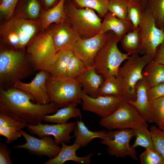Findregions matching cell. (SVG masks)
<instances>
[{"label": "cell", "instance_id": "cell-1", "mask_svg": "<svg viewBox=\"0 0 164 164\" xmlns=\"http://www.w3.org/2000/svg\"><path fill=\"white\" fill-rule=\"evenodd\" d=\"M34 97L14 87L4 90L0 87V112L21 122L32 125L42 122L45 115L55 113L59 109L55 103H34Z\"/></svg>", "mask_w": 164, "mask_h": 164}, {"label": "cell", "instance_id": "cell-2", "mask_svg": "<svg viewBox=\"0 0 164 164\" xmlns=\"http://www.w3.org/2000/svg\"><path fill=\"white\" fill-rule=\"evenodd\" d=\"M42 31L39 19L29 20L13 14L0 26V46L25 50L30 40Z\"/></svg>", "mask_w": 164, "mask_h": 164}, {"label": "cell", "instance_id": "cell-3", "mask_svg": "<svg viewBox=\"0 0 164 164\" xmlns=\"http://www.w3.org/2000/svg\"><path fill=\"white\" fill-rule=\"evenodd\" d=\"M36 71L26 50H17L0 46V87L4 90L13 87L33 74Z\"/></svg>", "mask_w": 164, "mask_h": 164}, {"label": "cell", "instance_id": "cell-4", "mask_svg": "<svg viewBox=\"0 0 164 164\" xmlns=\"http://www.w3.org/2000/svg\"><path fill=\"white\" fill-rule=\"evenodd\" d=\"M65 20L81 38H87L100 32L101 19L91 9L77 8L72 0H65Z\"/></svg>", "mask_w": 164, "mask_h": 164}, {"label": "cell", "instance_id": "cell-5", "mask_svg": "<svg viewBox=\"0 0 164 164\" xmlns=\"http://www.w3.org/2000/svg\"><path fill=\"white\" fill-rule=\"evenodd\" d=\"M108 32V37L96 55L93 64L96 72L104 79L111 75L117 76L121 63L129 57V54L121 53L117 46L118 42L114 33Z\"/></svg>", "mask_w": 164, "mask_h": 164}, {"label": "cell", "instance_id": "cell-6", "mask_svg": "<svg viewBox=\"0 0 164 164\" xmlns=\"http://www.w3.org/2000/svg\"><path fill=\"white\" fill-rule=\"evenodd\" d=\"M46 86L51 102L56 104L59 108L72 103H81L82 85L75 78L50 74Z\"/></svg>", "mask_w": 164, "mask_h": 164}, {"label": "cell", "instance_id": "cell-7", "mask_svg": "<svg viewBox=\"0 0 164 164\" xmlns=\"http://www.w3.org/2000/svg\"><path fill=\"white\" fill-rule=\"evenodd\" d=\"M26 50L36 71L49 72L57 53L53 39L46 30L41 31L30 40Z\"/></svg>", "mask_w": 164, "mask_h": 164}, {"label": "cell", "instance_id": "cell-8", "mask_svg": "<svg viewBox=\"0 0 164 164\" xmlns=\"http://www.w3.org/2000/svg\"><path fill=\"white\" fill-rule=\"evenodd\" d=\"M150 56L144 54L132 55L127 59L118 70V77L124 89V97L128 101H135L136 98L135 86L137 83L142 79V71L145 67L153 60Z\"/></svg>", "mask_w": 164, "mask_h": 164}, {"label": "cell", "instance_id": "cell-9", "mask_svg": "<svg viewBox=\"0 0 164 164\" xmlns=\"http://www.w3.org/2000/svg\"><path fill=\"white\" fill-rule=\"evenodd\" d=\"M146 122L135 107L125 98L114 112L107 117L101 118L99 123L102 127L110 130H135Z\"/></svg>", "mask_w": 164, "mask_h": 164}, {"label": "cell", "instance_id": "cell-10", "mask_svg": "<svg viewBox=\"0 0 164 164\" xmlns=\"http://www.w3.org/2000/svg\"><path fill=\"white\" fill-rule=\"evenodd\" d=\"M141 54H148L154 59L158 47L164 41V29L159 28L148 10H143L138 28Z\"/></svg>", "mask_w": 164, "mask_h": 164}, {"label": "cell", "instance_id": "cell-11", "mask_svg": "<svg viewBox=\"0 0 164 164\" xmlns=\"http://www.w3.org/2000/svg\"><path fill=\"white\" fill-rule=\"evenodd\" d=\"M134 136L133 129L110 130L107 132V137L101 143L107 146L106 151L109 155L121 158L128 156L137 161L138 158L135 148L130 145Z\"/></svg>", "mask_w": 164, "mask_h": 164}, {"label": "cell", "instance_id": "cell-12", "mask_svg": "<svg viewBox=\"0 0 164 164\" xmlns=\"http://www.w3.org/2000/svg\"><path fill=\"white\" fill-rule=\"evenodd\" d=\"M81 104L84 110L94 113L101 118L107 117L114 112L125 98L113 95L91 97L82 90Z\"/></svg>", "mask_w": 164, "mask_h": 164}, {"label": "cell", "instance_id": "cell-13", "mask_svg": "<svg viewBox=\"0 0 164 164\" xmlns=\"http://www.w3.org/2000/svg\"><path fill=\"white\" fill-rule=\"evenodd\" d=\"M20 131L26 142L23 145H15L13 148L26 149L32 154L38 156L45 155L50 159L56 157L61 151V147L57 145L54 140L49 135L38 138L22 129Z\"/></svg>", "mask_w": 164, "mask_h": 164}, {"label": "cell", "instance_id": "cell-14", "mask_svg": "<svg viewBox=\"0 0 164 164\" xmlns=\"http://www.w3.org/2000/svg\"><path fill=\"white\" fill-rule=\"evenodd\" d=\"M108 32H99L87 38H79L72 50L73 54L80 59L86 66L94 65L93 60L98 51L107 39Z\"/></svg>", "mask_w": 164, "mask_h": 164}, {"label": "cell", "instance_id": "cell-15", "mask_svg": "<svg viewBox=\"0 0 164 164\" xmlns=\"http://www.w3.org/2000/svg\"><path fill=\"white\" fill-rule=\"evenodd\" d=\"M76 124L74 122L51 125L41 123L36 125L27 124L26 126L30 133L36 135L40 138L45 135H53L56 144L59 146L63 142L70 143L72 137L70 134L73 131Z\"/></svg>", "mask_w": 164, "mask_h": 164}, {"label": "cell", "instance_id": "cell-16", "mask_svg": "<svg viewBox=\"0 0 164 164\" xmlns=\"http://www.w3.org/2000/svg\"><path fill=\"white\" fill-rule=\"evenodd\" d=\"M46 30L51 36L56 51L72 50L76 42L81 38L77 32L65 21L53 23Z\"/></svg>", "mask_w": 164, "mask_h": 164}, {"label": "cell", "instance_id": "cell-17", "mask_svg": "<svg viewBox=\"0 0 164 164\" xmlns=\"http://www.w3.org/2000/svg\"><path fill=\"white\" fill-rule=\"evenodd\" d=\"M39 71L30 82L25 83L18 81L13 87L31 94L35 98L37 104H46L51 102L46 86V81L50 74L46 70Z\"/></svg>", "mask_w": 164, "mask_h": 164}, {"label": "cell", "instance_id": "cell-18", "mask_svg": "<svg viewBox=\"0 0 164 164\" xmlns=\"http://www.w3.org/2000/svg\"><path fill=\"white\" fill-rule=\"evenodd\" d=\"M75 79L82 85V90L90 96H98L99 89L104 78L96 72L94 66H86Z\"/></svg>", "mask_w": 164, "mask_h": 164}, {"label": "cell", "instance_id": "cell-19", "mask_svg": "<svg viewBox=\"0 0 164 164\" xmlns=\"http://www.w3.org/2000/svg\"><path fill=\"white\" fill-rule=\"evenodd\" d=\"M149 88V87L143 79L139 80L135 86L136 100L134 101L128 100L135 107L145 120L150 123L154 121L151 103L149 100L147 94Z\"/></svg>", "mask_w": 164, "mask_h": 164}, {"label": "cell", "instance_id": "cell-20", "mask_svg": "<svg viewBox=\"0 0 164 164\" xmlns=\"http://www.w3.org/2000/svg\"><path fill=\"white\" fill-rule=\"evenodd\" d=\"M103 18L100 32L112 31L118 42L121 41L126 34L134 29L132 24L128 18L126 20L119 19L108 11Z\"/></svg>", "mask_w": 164, "mask_h": 164}, {"label": "cell", "instance_id": "cell-21", "mask_svg": "<svg viewBox=\"0 0 164 164\" xmlns=\"http://www.w3.org/2000/svg\"><path fill=\"white\" fill-rule=\"evenodd\" d=\"M61 149L59 154L53 158L50 159L44 164H63L66 162L72 161L78 163L89 164L93 154L91 153L84 157H79L76 155L77 150L81 147L74 142L71 145H68L64 142L61 144Z\"/></svg>", "mask_w": 164, "mask_h": 164}, {"label": "cell", "instance_id": "cell-22", "mask_svg": "<svg viewBox=\"0 0 164 164\" xmlns=\"http://www.w3.org/2000/svg\"><path fill=\"white\" fill-rule=\"evenodd\" d=\"M73 132V136L75 138L74 142L81 147L87 146L94 138L104 139L107 135V132L106 130L99 131L90 130L81 120L77 121Z\"/></svg>", "mask_w": 164, "mask_h": 164}, {"label": "cell", "instance_id": "cell-23", "mask_svg": "<svg viewBox=\"0 0 164 164\" xmlns=\"http://www.w3.org/2000/svg\"><path fill=\"white\" fill-rule=\"evenodd\" d=\"M43 10L40 0H19L14 15L29 20L39 19Z\"/></svg>", "mask_w": 164, "mask_h": 164}, {"label": "cell", "instance_id": "cell-24", "mask_svg": "<svg viewBox=\"0 0 164 164\" xmlns=\"http://www.w3.org/2000/svg\"><path fill=\"white\" fill-rule=\"evenodd\" d=\"M78 104L72 103L58 109L53 114L45 115L43 117L42 121L56 124H63L67 123L72 118L81 117L80 110L77 107Z\"/></svg>", "mask_w": 164, "mask_h": 164}, {"label": "cell", "instance_id": "cell-25", "mask_svg": "<svg viewBox=\"0 0 164 164\" xmlns=\"http://www.w3.org/2000/svg\"><path fill=\"white\" fill-rule=\"evenodd\" d=\"M64 1L65 0H60L52 8L47 10H42L39 18L42 31L46 30L52 23L63 22L65 21Z\"/></svg>", "mask_w": 164, "mask_h": 164}, {"label": "cell", "instance_id": "cell-26", "mask_svg": "<svg viewBox=\"0 0 164 164\" xmlns=\"http://www.w3.org/2000/svg\"><path fill=\"white\" fill-rule=\"evenodd\" d=\"M142 73L149 88L164 82V65L153 60L145 67Z\"/></svg>", "mask_w": 164, "mask_h": 164}, {"label": "cell", "instance_id": "cell-27", "mask_svg": "<svg viewBox=\"0 0 164 164\" xmlns=\"http://www.w3.org/2000/svg\"><path fill=\"white\" fill-rule=\"evenodd\" d=\"M124 89L123 84L117 77L114 75L107 76L98 91V96L113 95L124 97Z\"/></svg>", "mask_w": 164, "mask_h": 164}, {"label": "cell", "instance_id": "cell-28", "mask_svg": "<svg viewBox=\"0 0 164 164\" xmlns=\"http://www.w3.org/2000/svg\"><path fill=\"white\" fill-rule=\"evenodd\" d=\"M73 54L71 50L64 49L58 51L49 71L50 74L56 77L67 76V64L70 58Z\"/></svg>", "mask_w": 164, "mask_h": 164}, {"label": "cell", "instance_id": "cell-29", "mask_svg": "<svg viewBox=\"0 0 164 164\" xmlns=\"http://www.w3.org/2000/svg\"><path fill=\"white\" fill-rule=\"evenodd\" d=\"M120 42L123 49L129 55L140 53L141 46L138 29L126 34Z\"/></svg>", "mask_w": 164, "mask_h": 164}, {"label": "cell", "instance_id": "cell-30", "mask_svg": "<svg viewBox=\"0 0 164 164\" xmlns=\"http://www.w3.org/2000/svg\"><path fill=\"white\" fill-rule=\"evenodd\" d=\"M136 139L132 146L135 148L140 146L145 149H155L151 132L148 129V125L146 122L138 128L134 130Z\"/></svg>", "mask_w": 164, "mask_h": 164}, {"label": "cell", "instance_id": "cell-31", "mask_svg": "<svg viewBox=\"0 0 164 164\" xmlns=\"http://www.w3.org/2000/svg\"><path fill=\"white\" fill-rule=\"evenodd\" d=\"M78 8H88L96 11L99 17L103 18L108 12L109 0H72Z\"/></svg>", "mask_w": 164, "mask_h": 164}, {"label": "cell", "instance_id": "cell-32", "mask_svg": "<svg viewBox=\"0 0 164 164\" xmlns=\"http://www.w3.org/2000/svg\"><path fill=\"white\" fill-rule=\"evenodd\" d=\"M145 9L151 12L156 26L164 29V0H148Z\"/></svg>", "mask_w": 164, "mask_h": 164}, {"label": "cell", "instance_id": "cell-33", "mask_svg": "<svg viewBox=\"0 0 164 164\" xmlns=\"http://www.w3.org/2000/svg\"><path fill=\"white\" fill-rule=\"evenodd\" d=\"M144 9L140 2L128 0L127 6L128 18L132 24L134 29L138 28Z\"/></svg>", "mask_w": 164, "mask_h": 164}, {"label": "cell", "instance_id": "cell-34", "mask_svg": "<svg viewBox=\"0 0 164 164\" xmlns=\"http://www.w3.org/2000/svg\"><path fill=\"white\" fill-rule=\"evenodd\" d=\"M128 0H109L108 11L119 19H128Z\"/></svg>", "mask_w": 164, "mask_h": 164}, {"label": "cell", "instance_id": "cell-35", "mask_svg": "<svg viewBox=\"0 0 164 164\" xmlns=\"http://www.w3.org/2000/svg\"><path fill=\"white\" fill-rule=\"evenodd\" d=\"M86 67L84 63L73 54L69 59L67 65L66 76L75 78Z\"/></svg>", "mask_w": 164, "mask_h": 164}, {"label": "cell", "instance_id": "cell-36", "mask_svg": "<svg viewBox=\"0 0 164 164\" xmlns=\"http://www.w3.org/2000/svg\"><path fill=\"white\" fill-rule=\"evenodd\" d=\"M151 109L153 121L159 126L164 121V96L153 100Z\"/></svg>", "mask_w": 164, "mask_h": 164}, {"label": "cell", "instance_id": "cell-37", "mask_svg": "<svg viewBox=\"0 0 164 164\" xmlns=\"http://www.w3.org/2000/svg\"><path fill=\"white\" fill-rule=\"evenodd\" d=\"M139 157L141 164H164V159L155 149H145Z\"/></svg>", "mask_w": 164, "mask_h": 164}, {"label": "cell", "instance_id": "cell-38", "mask_svg": "<svg viewBox=\"0 0 164 164\" xmlns=\"http://www.w3.org/2000/svg\"><path fill=\"white\" fill-rule=\"evenodd\" d=\"M150 131L155 148L164 159V134L162 130L153 125Z\"/></svg>", "mask_w": 164, "mask_h": 164}, {"label": "cell", "instance_id": "cell-39", "mask_svg": "<svg viewBox=\"0 0 164 164\" xmlns=\"http://www.w3.org/2000/svg\"><path fill=\"white\" fill-rule=\"evenodd\" d=\"M19 0H2L0 1V19L4 21L11 17Z\"/></svg>", "mask_w": 164, "mask_h": 164}, {"label": "cell", "instance_id": "cell-40", "mask_svg": "<svg viewBox=\"0 0 164 164\" xmlns=\"http://www.w3.org/2000/svg\"><path fill=\"white\" fill-rule=\"evenodd\" d=\"M20 130L15 127L0 126V135L5 137L6 138V143L9 144L22 136Z\"/></svg>", "mask_w": 164, "mask_h": 164}, {"label": "cell", "instance_id": "cell-41", "mask_svg": "<svg viewBox=\"0 0 164 164\" xmlns=\"http://www.w3.org/2000/svg\"><path fill=\"white\" fill-rule=\"evenodd\" d=\"M27 123L19 121L2 112H0V126L13 127L21 130L26 126Z\"/></svg>", "mask_w": 164, "mask_h": 164}, {"label": "cell", "instance_id": "cell-42", "mask_svg": "<svg viewBox=\"0 0 164 164\" xmlns=\"http://www.w3.org/2000/svg\"><path fill=\"white\" fill-rule=\"evenodd\" d=\"M147 94L151 103L153 100L164 96V82L149 88Z\"/></svg>", "mask_w": 164, "mask_h": 164}, {"label": "cell", "instance_id": "cell-43", "mask_svg": "<svg viewBox=\"0 0 164 164\" xmlns=\"http://www.w3.org/2000/svg\"><path fill=\"white\" fill-rule=\"evenodd\" d=\"M10 149L7 148V145L2 142H0V164H11Z\"/></svg>", "mask_w": 164, "mask_h": 164}, {"label": "cell", "instance_id": "cell-44", "mask_svg": "<svg viewBox=\"0 0 164 164\" xmlns=\"http://www.w3.org/2000/svg\"><path fill=\"white\" fill-rule=\"evenodd\" d=\"M153 60L164 65V41L157 48Z\"/></svg>", "mask_w": 164, "mask_h": 164}, {"label": "cell", "instance_id": "cell-45", "mask_svg": "<svg viewBox=\"0 0 164 164\" xmlns=\"http://www.w3.org/2000/svg\"><path fill=\"white\" fill-rule=\"evenodd\" d=\"M43 10H47L56 5L60 0H40Z\"/></svg>", "mask_w": 164, "mask_h": 164}, {"label": "cell", "instance_id": "cell-46", "mask_svg": "<svg viewBox=\"0 0 164 164\" xmlns=\"http://www.w3.org/2000/svg\"><path fill=\"white\" fill-rule=\"evenodd\" d=\"M148 0H140V2L143 7L144 9Z\"/></svg>", "mask_w": 164, "mask_h": 164}, {"label": "cell", "instance_id": "cell-47", "mask_svg": "<svg viewBox=\"0 0 164 164\" xmlns=\"http://www.w3.org/2000/svg\"><path fill=\"white\" fill-rule=\"evenodd\" d=\"M159 128L162 130H164V121L159 125Z\"/></svg>", "mask_w": 164, "mask_h": 164}, {"label": "cell", "instance_id": "cell-48", "mask_svg": "<svg viewBox=\"0 0 164 164\" xmlns=\"http://www.w3.org/2000/svg\"><path fill=\"white\" fill-rule=\"evenodd\" d=\"M134 0L135 1H136L140 2V0Z\"/></svg>", "mask_w": 164, "mask_h": 164}, {"label": "cell", "instance_id": "cell-49", "mask_svg": "<svg viewBox=\"0 0 164 164\" xmlns=\"http://www.w3.org/2000/svg\"><path fill=\"white\" fill-rule=\"evenodd\" d=\"M162 132H163V133L164 134V130H162Z\"/></svg>", "mask_w": 164, "mask_h": 164}, {"label": "cell", "instance_id": "cell-50", "mask_svg": "<svg viewBox=\"0 0 164 164\" xmlns=\"http://www.w3.org/2000/svg\"><path fill=\"white\" fill-rule=\"evenodd\" d=\"M2 0H0V1H1Z\"/></svg>", "mask_w": 164, "mask_h": 164}]
</instances>
